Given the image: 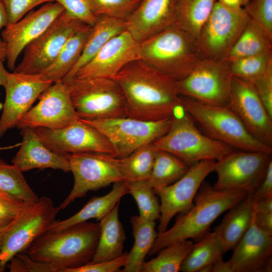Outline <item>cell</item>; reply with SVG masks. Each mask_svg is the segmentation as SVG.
<instances>
[{"instance_id": "cell-1", "label": "cell", "mask_w": 272, "mask_h": 272, "mask_svg": "<svg viewBox=\"0 0 272 272\" xmlns=\"http://www.w3.org/2000/svg\"><path fill=\"white\" fill-rule=\"evenodd\" d=\"M112 79L123 92L128 117L149 121L171 119L181 105L176 81L141 59L126 64Z\"/></svg>"}, {"instance_id": "cell-2", "label": "cell", "mask_w": 272, "mask_h": 272, "mask_svg": "<svg viewBox=\"0 0 272 272\" xmlns=\"http://www.w3.org/2000/svg\"><path fill=\"white\" fill-rule=\"evenodd\" d=\"M99 235V222L79 223L58 231L48 230L23 252L50 264L56 272H66L91 261Z\"/></svg>"}, {"instance_id": "cell-3", "label": "cell", "mask_w": 272, "mask_h": 272, "mask_svg": "<svg viewBox=\"0 0 272 272\" xmlns=\"http://www.w3.org/2000/svg\"><path fill=\"white\" fill-rule=\"evenodd\" d=\"M248 193L244 190H217L203 181L191 208L181 214L171 228L158 234L148 255L152 256L176 241L189 239L198 241L209 232L211 225L218 217Z\"/></svg>"}, {"instance_id": "cell-4", "label": "cell", "mask_w": 272, "mask_h": 272, "mask_svg": "<svg viewBox=\"0 0 272 272\" xmlns=\"http://www.w3.org/2000/svg\"><path fill=\"white\" fill-rule=\"evenodd\" d=\"M141 59L174 80H180L202 59L196 40L172 26L140 42Z\"/></svg>"}, {"instance_id": "cell-5", "label": "cell", "mask_w": 272, "mask_h": 272, "mask_svg": "<svg viewBox=\"0 0 272 272\" xmlns=\"http://www.w3.org/2000/svg\"><path fill=\"white\" fill-rule=\"evenodd\" d=\"M153 144L157 150L174 155L189 166L205 160L218 161L234 151L201 132L181 103L171 118L168 131Z\"/></svg>"}, {"instance_id": "cell-6", "label": "cell", "mask_w": 272, "mask_h": 272, "mask_svg": "<svg viewBox=\"0 0 272 272\" xmlns=\"http://www.w3.org/2000/svg\"><path fill=\"white\" fill-rule=\"evenodd\" d=\"M180 96L184 110L207 135L232 148L271 154L272 147L253 137L227 106L204 104L188 97Z\"/></svg>"}, {"instance_id": "cell-7", "label": "cell", "mask_w": 272, "mask_h": 272, "mask_svg": "<svg viewBox=\"0 0 272 272\" xmlns=\"http://www.w3.org/2000/svg\"><path fill=\"white\" fill-rule=\"evenodd\" d=\"M62 82L66 85L80 119L93 120L127 117L124 94L112 78L73 77Z\"/></svg>"}, {"instance_id": "cell-8", "label": "cell", "mask_w": 272, "mask_h": 272, "mask_svg": "<svg viewBox=\"0 0 272 272\" xmlns=\"http://www.w3.org/2000/svg\"><path fill=\"white\" fill-rule=\"evenodd\" d=\"M48 196L39 197L22 211L3 228L0 272L6 270L9 260L24 252L39 236L47 231L59 211Z\"/></svg>"}, {"instance_id": "cell-9", "label": "cell", "mask_w": 272, "mask_h": 272, "mask_svg": "<svg viewBox=\"0 0 272 272\" xmlns=\"http://www.w3.org/2000/svg\"><path fill=\"white\" fill-rule=\"evenodd\" d=\"M73 187L58 208L63 210L89 191H96L111 184L124 181L119 167V158L102 153L85 152L67 154Z\"/></svg>"}, {"instance_id": "cell-10", "label": "cell", "mask_w": 272, "mask_h": 272, "mask_svg": "<svg viewBox=\"0 0 272 272\" xmlns=\"http://www.w3.org/2000/svg\"><path fill=\"white\" fill-rule=\"evenodd\" d=\"M249 20L243 8L232 10L217 2L196 39L202 58L225 61Z\"/></svg>"}, {"instance_id": "cell-11", "label": "cell", "mask_w": 272, "mask_h": 272, "mask_svg": "<svg viewBox=\"0 0 272 272\" xmlns=\"http://www.w3.org/2000/svg\"><path fill=\"white\" fill-rule=\"evenodd\" d=\"M231 78L227 62L202 58L187 76L176 81V87L180 96L225 106L229 100Z\"/></svg>"}, {"instance_id": "cell-12", "label": "cell", "mask_w": 272, "mask_h": 272, "mask_svg": "<svg viewBox=\"0 0 272 272\" xmlns=\"http://www.w3.org/2000/svg\"><path fill=\"white\" fill-rule=\"evenodd\" d=\"M101 132L113 146L118 158L125 157L141 146L153 143L169 130L171 119L149 121L128 117L83 120Z\"/></svg>"}, {"instance_id": "cell-13", "label": "cell", "mask_w": 272, "mask_h": 272, "mask_svg": "<svg viewBox=\"0 0 272 272\" xmlns=\"http://www.w3.org/2000/svg\"><path fill=\"white\" fill-rule=\"evenodd\" d=\"M86 24L64 10L37 38L26 46L13 72L41 74L55 59L70 37Z\"/></svg>"}, {"instance_id": "cell-14", "label": "cell", "mask_w": 272, "mask_h": 272, "mask_svg": "<svg viewBox=\"0 0 272 272\" xmlns=\"http://www.w3.org/2000/svg\"><path fill=\"white\" fill-rule=\"evenodd\" d=\"M271 159V154L264 152L233 151L217 161L214 171L217 179L213 187L251 193L262 181Z\"/></svg>"}, {"instance_id": "cell-15", "label": "cell", "mask_w": 272, "mask_h": 272, "mask_svg": "<svg viewBox=\"0 0 272 272\" xmlns=\"http://www.w3.org/2000/svg\"><path fill=\"white\" fill-rule=\"evenodd\" d=\"M217 161L205 160L191 166L174 183L155 191L160 198V215L158 230L164 232L176 214H184L193 205V200L206 177L214 171Z\"/></svg>"}, {"instance_id": "cell-16", "label": "cell", "mask_w": 272, "mask_h": 272, "mask_svg": "<svg viewBox=\"0 0 272 272\" xmlns=\"http://www.w3.org/2000/svg\"><path fill=\"white\" fill-rule=\"evenodd\" d=\"M38 99V103L30 108L18 122L16 126L18 128L43 127L58 129L80 119L66 85L61 80L53 83Z\"/></svg>"}, {"instance_id": "cell-17", "label": "cell", "mask_w": 272, "mask_h": 272, "mask_svg": "<svg viewBox=\"0 0 272 272\" xmlns=\"http://www.w3.org/2000/svg\"><path fill=\"white\" fill-rule=\"evenodd\" d=\"M34 130L48 148L60 154L96 152L117 157L108 140L97 129L80 119L61 129L36 127Z\"/></svg>"}, {"instance_id": "cell-18", "label": "cell", "mask_w": 272, "mask_h": 272, "mask_svg": "<svg viewBox=\"0 0 272 272\" xmlns=\"http://www.w3.org/2000/svg\"><path fill=\"white\" fill-rule=\"evenodd\" d=\"M227 106L253 137L272 147V118L251 82L232 76Z\"/></svg>"}, {"instance_id": "cell-19", "label": "cell", "mask_w": 272, "mask_h": 272, "mask_svg": "<svg viewBox=\"0 0 272 272\" xmlns=\"http://www.w3.org/2000/svg\"><path fill=\"white\" fill-rule=\"evenodd\" d=\"M64 10L57 2L46 3L5 27L2 38L7 45L6 61L10 71L15 70L17 58L26 46L40 35Z\"/></svg>"}, {"instance_id": "cell-20", "label": "cell", "mask_w": 272, "mask_h": 272, "mask_svg": "<svg viewBox=\"0 0 272 272\" xmlns=\"http://www.w3.org/2000/svg\"><path fill=\"white\" fill-rule=\"evenodd\" d=\"M53 83L42 78L41 74L10 73L5 87L6 98L0 118V138L16 126L39 96Z\"/></svg>"}, {"instance_id": "cell-21", "label": "cell", "mask_w": 272, "mask_h": 272, "mask_svg": "<svg viewBox=\"0 0 272 272\" xmlns=\"http://www.w3.org/2000/svg\"><path fill=\"white\" fill-rule=\"evenodd\" d=\"M139 48L140 42L125 30L111 39L73 77L112 78L126 64L140 59Z\"/></svg>"}, {"instance_id": "cell-22", "label": "cell", "mask_w": 272, "mask_h": 272, "mask_svg": "<svg viewBox=\"0 0 272 272\" xmlns=\"http://www.w3.org/2000/svg\"><path fill=\"white\" fill-rule=\"evenodd\" d=\"M229 262L233 272H269L272 269V235L252 223L234 247Z\"/></svg>"}, {"instance_id": "cell-23", "label": "cell", "mask_w": 272, "mask_h": 272, "mask_svg": "<svg viewBox=\"0 0 272 272\" xmlns=\"http://www.w3.org/2000/svg\"><path fill=\"white\" fill-rule=\"evenodd\" d=\"M178 0H141L126 21L127 30L139 42L174 26Z\"/></svg>"}, {"instance_id": "cell-24", "label": "cell", "mask_w": 272, "mask_h": 272, "mask_svg": "<svg viewBox=\"0 0 272 272\" xmlns=\"http://www.w3.org/2000/svg\"><path fill=\"white\" fill-rule=\"evenodd\" d=\"M21 147L12 163L22 172L47 168L70 172L67 155L56 153L48 148L39 139L34 128L21 129Z\"/></svg>"}, {"instance_id": "cell-25", "label": "cell", "mask_w": 272, "mask_h": 272, "mask_svg": "<svg viewBox=\"0 0 272 272\" xmlns=\"http://www.w3.org/2000/svg\"><path fill=\"white\" fill-rule=\"evenodd\" d=\"M228 210L214 229L224 253L234 248L251 226L254 214V199L249 193Z\"/></svg>"}, {"instance_id": "cell-26", "label": "cell", "mask_w": 272, "mask_h": 272, "mask_svg": "<svg viewBox=\"0 0 272 272\" xmlns=\"http://www.w3.org/2000/svg\"><path fill=\"white\" fill-rule=\"evenodd\" d=\"M129 193L128 183L125 181L113 183L112 190L101 196H94L77 213L62 221H55L48 230L58 231L72 225L95 219L99 221Z\"/></svg>"}, {"instance_id": "cell-27", "label": "cell", "mask_w": 272, "mask_h": 272, "mask_svg": "<svg viewBox=\"0 0 272 272\" xmlns=\"http://www.w3.org/2000/svg\"><path fill=\"white\" fill-rule=\"evenodd\" d=\"M119 203L118 202L99 221L98 243L90 263L112 260L123 254L126 236L123 226L119 219Z\"/></svg>"}, {"instance_id": "cell-28", "label": "cell", "mask_w": 272, "mask_h": 272, "mask_svg": "<svg viewBox=\"0 0 272 272\" xmlns=\"http://www.w3.org/2000/svg\"><path fill=\"white\" fill-rule=\"evenodd\" d=\"M82 55L69 74L62 80L72 78L77 72L89 62L113 37L127 30L126 21L106 16H97Z\"/></svg>"}, {"instance_id": "cell-29", "label": "cell", "mask_w": 272, "mask_h": 272, "mask_svg": "<svg viewBox=\"0 0 272 272\" xmlns=\"http://www.w3.org/2000/svg\"><path fill=\"white\" fill-rule=\"evenodd\" d=\"M91 28L86 25L70 37L55 59L40 74L43 80L54 83L69 74L82 55Z\"/></svg>"}, {"instance_id": "cell-30", "label": "cell", "mask_w": 272, "mask_h": 272, "mask_svg": "<svg viewBox=\"0 0 272 272\" xmlns=\"http://www.w3.org/2000/svg\"><path fill=\"white\" fill-rule=\"evenodd\" d=\"M224 254L217 234L208 232L192 245L180 267L183 272H212V265Z\"/></svg>"}, {"instance_id": "cell-31", "label": "cell", "mask_w": 272, "mask_h": 272, "mask_svg": "<svg viewBox=\"0 0 272 272\" xmlns=\"http://www.w3.org/2000/svg\"><path fill=\"white\" fill-rule=\"evenodd\" d=\"M134 237V243L129 253L123 272H140L145 259L158 236L155 221L145 220L139 216H133L130 220Z\"/></svg>"}, {"instance_id": "cell-32", "label": "cell", "mask_w": 272, "mask_h": 272, "mask_svg": "<svg viewBox=\"0 0 272 272\" xmlns=\"http://www.w3.org/2000/svg\"><path fill=\"white\" fill-rule=\"evenodd\" d=\"M217 0H178L174 26L196 39Z\"/></svg>"}, {"instance_id": "cell-33", "label": "cell", "mask_w": 272, "mask_h": 272, "mask_svg": "<svg viewBox=\"0 0 272 272\" xmlns=\"http://www.w3.org/2000/svg\"><path fill=\"white\" fill-rule=\"evenodd\" d=\"M189 168V166L174 155L157 150L151 174L147 181L155 192L177 181Z\"/></svg>"}, {"instance_id": "cell-34", "label": "cell", "mask_w": 272, "mask_h": 272, "mask_svg": "<svg viewBox=\"0 0 272 272\" xmlns=\"http://www.w3.org/2000/svg\"><path fill=\"white\" fill-rule=\"evenodd\" d=\"M157 151L153 142L141 146L125 157L119 158L120 169L124 180L128 183L147 181Z\"/></svg>"}, {"instance_id": "cell-35", "label": "cell", "mask_w": 272, "mask_h": 272, "mask_svg": "<svg viewBox=\"0 0 272 272\" xmlns=\"http://www.w3.org/2000/svg\"><path fill=\"white\" fill-rule=\"evenodd\" d=\"M268 52H272V42L267 39L259 27L249 19L225 61Z\"/></svg>"}, {"instance_id": "cell-36", "label": "cell", "mask_w": 272, "mask_h": 272, "mask_svg": "<svg viewBox=\"0 0 272 272\" xmlns=\"http://www.w3.org/2000/svg\"><path fill=\"white\" fill-rule=\"evenodd\" d=\"M193 242L185 239L163 248L156 257L144 262L141 272H178Z\"/></svg>"}, {"instance_id": "cell-37", "label": "cell", "mask_w": 272, "mask_h": 272, "mask_svg": "<svg viewBox=\"0 0 272 272\" xmlns=\"http://www.w3.org/2000/svg\"><path fill=\"white\" fill-rule=\"evenodd\" d=\"M23 172L0 159V192L13 198L34 203L39 197L30 186Z\"/></svg>"}, {"instance_id": "cell-38", "label": "cell", "mask_w": 272, "mask_h": 272, "mask_svg": "<svg viewBox=\"0 0 272 272\" xmlns=\"http://www.w3.org/2000/svg\"><path fill=\"white\" fill-rule=\"evenodd\" d=\"M227 62L232 76L252 82L262 76L272 65V52L245 57Z\"/></svg>"}, {"instance_id": "cell-39", "label": "cell", "mask_w": 272, "mask_h": 272, "mask_svg": "<svg viewBox=\"0 0 272 272\" xmlns=\"http://www.w3.org/2000/svg\"><path fill=\"white\" fill-rule=\"evenodd\" d=\"M129 193L135 199L139 211V216L151 221L159 219L160 205L155 192L147 181L128 183Z\"/></svg>"}, {"instance_id": "cell-40", "label": "cell", "mask_w": 272, "mask_h": 272, "mask_svg": "<svg viewBox=\"0 0 272 272\" xmlns=\"http://www.w3.org/2000/svg\"><path fill=\"white\" fill-rule=\"evenodd\" d=\"M141 0H88L95 16L107 17L127 21Z\"/></svg>"}, {"instance_id": "cell-41", "label": "cell", "mask_w": 272, "mask_h": 272, "mask_svg": "<svg viewBox=\"0 0 272 272\" xmlns=\"http://www.w3.org/2000/svg\"><path fill=\"white\" fill-rule=\"evenodd\" d=\"M243 8L249 19L272 42V0H249Z\"/></svg>"}, {"instance_id": "cell-42", "label": "cell", "mask_w": 272, "mask_h": 272, "mask_svg": "<svg viewBox=\"0 0 272 272\" xmlns=\"http://www.w3.org/2000/svg\"><path fill=\"white\" fill-rule=\"evenodd\" d=\"M6 267L10 272H56L50 264L36 261L25 252L17 253L12 257Z\"/></svg>"}, {"instance_id": "cell-43", "label": "cell", "mask_w": 272, "mask_h": 272, "mask_svg": "<svg viewBox=\"0 0 272 272\" xmlns=\"http://www.w3.org/2000/svg\"><path fill=\"white\" fill-rule=\"evenodd\" d=\"M32 203L0 192V228L8 225L22 211Z\"/></svg>"}, {"instance_id": "cell-44", "label": "cell", "mask_w": 272, "mask_h": 272, "mask_svg": "<svg viewBox=\"0 0 272 272\" xmlns=\"http://www.w3.org/2000/svg\"><path fill=\"white\" fill-rule=\"evenodd\" d=\"M59 3L64 10L81 22L92 27L96 17L93 14L88 0H51Z\"/></svg>"}, {"instance_id": "cell-45", "label": "cell", "mask_w": 272, "mask_h": 272, "mask_svg": "<svg viewBox=\"0 0 272 272\" xmlns=\"http://www.w3.org/2000/svg\"><path fill=\"white\" fill-rule=\"evenodd\" d=\"M6 8L8 24H14L38 6L51 0H1Z\"/></svg>"}, {"instance_id": "cell-46", "label": "cell", "mask_w": 272, "mask_h": 272, "mask_svg": "<svg viewBox=\"0 0 272 272\" xmlns=\"http://www.w3.org/2000/svg\"><path fill=\"white\" fill-rule=\"evenodd\" d=\"M251 83L269 115L272 118V65L262 76Z\"/></svg>"}, {"instance_id": "cell-47", "label": "cell", "mask_w": 272, "mask_h": 272, "mask_svg": "<svg viewBox=\"0 0 272 272\" xmlns=\"http://www.w3.org/2000/svg\"><path fill=\"white\" fill-rule=\"evenodd\" d=\"M127 261V252L119 257L106 261L89 263L81 267L68 269L66 272H115L124 266Z\"/></svg>"}, {"instance_id": "cell-48", "label": "cell", "mask_w": 272, "mask_h": 272, "mask_svg": "<svg viewBox=\"0 0 272 272\" xmlns=\"http://www.w3.org/2000/svg\"><path fill=\"white\" fill-rule=\"evenodd\" d=\"M254 199L272 195V160L268 162L264 176L259 185L251 193Z\"/></svg>"}, {"instance_id": "cell-49", "label": "cell", "mask_w": 272, "mask_h": 272, "mask_svg": "<svg viewBox=\"0 0 272 272\" xmlns=\"http://www.w3.org/2000/svg\"><path fill=\"white\" fill-rule=\"evenodd\" d=\"M254 221L261 230L272 235V213H258L254 212Z\"/></svg>"}, {"instance_id": "cell-50", "label": "cell", "mask_w": 272, "mask_h": 272, "mask_svg": "<svg viewBox=\"0 0 272 272\" xmlns=\"http://www.w3.org/2000/svg\"><path fill=\"white\" fill-rule=\"evenodd\" d=\"M212 272H233V270L229 262L225 261L221 258L213 263Z\"/></svg>"}, {"instance_id": "cell-51", "label": "cell", "mask_w": 272, "mask_h": 272, "mask_svg": "<svg viewBox=\"0 0 272 272\" xmlns=\"http://www.w3.org/2000/svg\"><path fill=\"white\" fill-rule=\"evenodd\" d=\"M223 6L235 10L243 8L241 0H217Z\"/></svg>"}, {"instance_id": "cell-52", "label": "cell", "mask_w": 272, "mask_h": 272, "mask_svg": "<svg viewBox=\"0 0 272 272\" xmlns=\"http://www.w3.org/2000/svg\"><path fill=\"white\" fill-rule=\"evenodd\" d=\"M9 23L7 13L5 6L0 0V31Z\"/></svg>"}, {"instance_id": "cell-53", "label": "cell", "mask_w": 272, "mask_h": 272, "mask_svg": "<svg viewBox=\"0 0 272 272\" xmlns=\"http://www.w3.org/2000/svg\"><path fill=\"white\" fill-rule=\"evenodd\" d=\"M4 61L0 59V86L6 87L8 77L10 73L8 72L4 67Z\"/></svg>"}, {"instance_id": "cell-54", "label": "cell", "mask_w": 272, "mask_h": 272, "mask_svg": "<svg viewBox=\"0 0 272 272\" xmlns=\"http://www.w3.org/2000/svg\"><path fill=\"white\" fill-rule=\"evenodd\" d=\"M7 53V45L2 38H0V59L4 62L6 61Z\"/></svg>"}, {"instance_id": "cell-55", "label": "cell", "mask_w": 272, "mask_h": 272, "mask_svg": "<svg viewBox=\"0 0 272 272\" xmlns=\"http://www.w3.org/2000/svg\"><path fill=\"white\" fill-rule=\"evenodd\" d=\"M2 230H3V228H0V254H1V246H2Z\"/></svg>"}, {"instance_id": "cell-56", "label": "cell", "mask_w": 272, "mask_h": 272, "mask_svg": "<svg viewBox=\"0 0 272 272\" xmlns=\"http://www.w3.org/2000/svg\"><path fill=\"white\" fill-rule=\"evenodd\" d=\"M249 0H241L242 2V5L243 7L248 2Z\"/></svg>"}]
</instances>
